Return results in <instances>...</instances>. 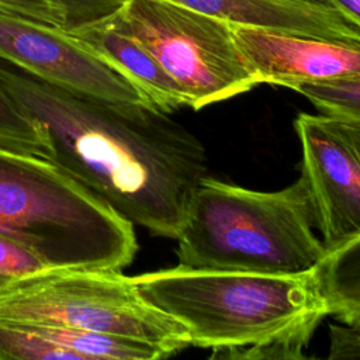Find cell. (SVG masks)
Segmentation results:
<instances>
[{
    "mask_svg": "<svg viewBox=\"0 0 360 360\" xmlns=\"http://www.w3.org/2000/svg\"><path fill=\"white\" fill-rule=\"evenodd\" d=\"M0 86L44 131L48 160L132 225L177 239L210 176L194 134L152 104L76 93L3 59Z\"/></svg>",
    "mask_w": 360,
    "mask_h": 360,
    "instance_id": "cell-1",
    "label": "cell"
},
{
    "mask_svg": "<svg viewBox=\"0 0 360 360\" xmlns=\"http://www.w3.org/2000/svg\"><path fill=\"white\" fill-rule=\"evenodd\" d=\"M194 346L224 359H301L328 315L311 271L267 274L176 267L132 277Z\"/></svg>",
    "mask_w": 360,
    "mask_h": 360,
    "instance_id": "cell-2",
    "label": "cell"
},
{
    "mask_svg": "<svg viewBox=\"0 0 360 360\" xmlns=\"http://www.w3.org/2000/svg\"><path fill=\"white\" fill-rule=\"evenodd\" d=\"M304 179L257 191L207 176L177 236L179 264L191 269L300 274L325 253Z\"/></svg>",
    "mask_w": 360,
    "mask_h": 360,
    "instance_id": "cell-3",
    "label": "cell"
},
{
    "mask_svg": "<svg viewBox=\"0 0 360 360\" xmlns=\"http://www.w3.org/2000/svg\"><path fill=\"white\" fill-rule=\"evenodd\" d=\"M0 235L52 269L118 270L138 250L134 225L48 159L0 146Z\"/></svg>",
    "mask_w": 360,
    "mask_h": 360,
    "instance_id": "cell-4",
    "label": "cell"
},
{
    "mask_svg": "<svg viewBox=\"0 0 360 360\" xmlns=\"http://www.w3.org/2000/svg\"><path fill=\"white\" fill-rule=\"evenodd\" d=\"M0 319L142 339L174 353L191 346L186 328L118 270L48 269L22 277L0 290Z\"/></svg>",
    "mask_w": 360,
    "mask_h": 360,
    "instance_id": "cell-5",
    "label": "cell"
},
{
    "mask_svg": "<svg viewBox=\"0 0 360 360\" xmlns=\"http://www.w3.org/2000/svg\"><path fill=\"white\" fill-rule=\"evenodd\" d=\"M112 20L156 58L194 110L259 84L222 18L167 0H125Z\"/></svg>",
    "mask_w": 360,
    "mask_h": 360,
    "instance_id": "cell-6",
    "label": "cell"
},
{
    "mask_svg": "<svg viewBox=\"0 0 360 360\" xmlns=\"http://www.w3.org/2000/svg\"><path fill=\"white\" fill-rule=\"evenodd\" d=\"M301 177L325 249L360 232V125L326 114L294 120Z\"/></svg>",
    "mask_w": 360,
    "mask_h": 360,
    "instance_id": "cell-7",
    "label": "cell"
},
{
    "mask_svg": "<svg viewBox=\"0 0 360 360\" xmlns=\"http://www.w3.org/2000/svg\"><path fill=\"white\" fill-rule=\"evenodd\" d=\"M0 59L76 93L111 101L152 104L134 83L69 32L3 10Z\"/></svg>",
    "mask_w": 360,
    "mask_h": 360,
    "instance_id": "cell-8",
    "label": "cell"
},
{
    "mask_svg": "<svg viewBox=\"0 0 360 360\" xmlns=\"http://www.w3.org/2000/svg\"><path fill=\"white\" fill-rule=\"evenodd\" d=\"M231 31L259 84L292 89L360 75V44L238 24Z\"/></svg>",
    "mask_w": 360,
    "mask_h": 360,
    "instance_id": "cell-9",
    "label": "cell"
},
{
    "mask_svg": "<svg viewBox=\"0 0 360 360\" xmlns=\"http://www.w3.org/2000/svg\"><path fill=\"white\" fill-rule=\"evenodd\" d=\"M231 24L360 44V27L314 0H167Z\"/></svg>",
    "mask_w": 360,
    "mask_h": 360,
    "instance_id": "cell-10",
    "label": "cell"
},
{
    "mask_svg": "<svg viewBox=\"0 0 360 360\" xmlns=\"http://www.w3.org/2000/svg\"><path fill=\"white\" fill-rule=\"evenodd\" d=\"M66 32L125 76L159 110L170 114L188 105L179 83L141 42L115 24L112 14Z\"/></svg>",
    "mask_w": 360,
    "mask_h": 360,
    "instance_id": "cell-11",
    "label": "cell"
},
{
    "mask_svg": "<svg viewBox=\"0 0 360 360\" xmlns=\"http://www.w3.org/2000/svg\"><path fill=\"white\" fill-rule=\"evenodd\" d=\"M328 315L345 325L360 322V232L325 249L311 270Z\"/></svg>",
    "mask_w": 360,
    "mask_h": 360,
    "instance_id": "cell-12",
    "label": "cell"
},
{
    "mask_svg": "<svg viewBox=\"0 0 360 360\" xmlns=\"http://www.w3.org/2000/svg\"><path fill=\"white\" fill-rule=\"evenodd\" d=\"M291 90L307 97L322 114L360 125V75L322 83H302Z\"/></svg>",
    "mask_w": 360,
    "mask_h": 360,
    "instance_id": "cell-13",
    "label": "cell"
},
{
    "mask_svg": "<svg viewBox=\"0 0 360 360\" xmlns=\"http://www.w3.org/2000/svg\"><path fill=\"white\" fill-rule=\"evenodd\" d=\"M0 146L31 153L44 159L49 145L41 127L22 111L13 97L0 86Z\"/></svg>",
    "mask_w": 360,
    "mask_h": 360,
    "instance_id": "cell-14",
    "label": "cell"
},
{
    "mask_svg": "<svg viewBox=\"0 0 360 360\" xmlns=\"http://www.w3.org/2000/svg\"><path fill=\"white\" fill-rule=\"evenodd\" d=\"M0 360H76L27 323L0 319Z\"/></svg>",
    "mask_w": 360,
    "mask_h": 360,
    "instance_id": "cell-15",
    "label": "cell"
},
{
    "mask_svg": "<svg viewBox=\"0 0 360 360\" xmlns=\"http://www.w3.org/2000/svg\"><path fill=\"white\" fill-rule=\"evenodd\" d=\"M48 269L52 267L25 245L0 235V290L22 277Z\"/></svg>",
    "mask_w": 360,
    "mask_h": 360,
    "instance_id": "cell-16",
    "label": "cell"
},
{
    "mask_svg": "<svg viewBox=\"0 0 360 360\" xmlns=\"http://www.w3.org/2000/svg\"><path fill=\"white\" fill-rule=\"evenodd\" d=\"M0 10L48 27L69 30L66 11L53 0H0Z\"/></svg>",
    "mask_w": 360,
    "mask_h": 360,
    "instance_id": "cell-17",
    "label": "cell"
},
{
    "mask_svg": "<svg viewBox=\"0 0 360 360\" xmlns=\"http://www.w3.org/2000/svg\"><path fill=\"white\" fill-rule=\"evenodd\" d=\"M68 15L69 30L103 20L121 8L125 0H53Z\"/></svg>",
    "mask_w": 360,
    "mask_h": 360,
    "instance_id": "cell-18",
    "label": "cell"
},
{
    "mask_svg": "<svg viewBox=\"0 0 360 360\" xmlns=\"http://www.w3.org/2000/svg\"><path fill=\"white\" fill-rule=\"evenodd\" d=\"M329 359H360V322L354 325H330Z\"/></svg>",
    "mask_w": 360,
    "mask_h": 360,
    "instance_id": "cell-19",
    "label": "cell"
},
{
    "mask_svg": "<svg viewBox=\"0 0 360 360\" xmlns=\"http://www.w3.org/2000/svg\"><path fill=\"white\" fill-rule=\"evenodd\" d=\"M314 1L342 13L349 21L360 27V0H314Z\"/></svg>",
    "mask_w": 360,
    "mask_h": 360,
    "instance_id": "cell-20",
    "label": "cell"
}]
</instances>
